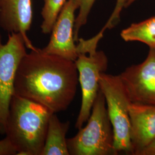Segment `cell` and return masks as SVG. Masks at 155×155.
Listing matches in <instances>:
<instances>
[{"label": "cell", "instance_id": "2e32d148", "mask_svg": "<svg viewBox=\"0 0 155 155\" xmlns=\"http://www.w3.org/2000/svg\"><path fill=\"white\" fill-rule=\"evenodd\" d=\"M17 152L7 137L0 140V155H17Z\"/></svg>", "mask_w": 155, "mask_h": 155}, {"label": "cell", "instance_id": "ba28073f", "mask_svg": "<svg viewBox=\"0 0 155 155\" xmlns=\"http://www.w3.org/2000/svg\"><path fill=\"white\" fill-rule=\"evenodd\" d=\"M78 9L74 0L66 1L51 31L48 45L41 49L43 52L75 61L78 54L74 29Z\"/></svg>", "mask_w": 155, "mask_h": 155}, {"label": "cell", "instance_id": "8992f818", "mask_svg": "<svg viewBox=\"0 0 155 155\" xmlns=\"http://www.w3.org/2000/svg\"><path fill=\"white\" fill-rule=\"evenodd\" d=\"M20 33H9L4 45L0 34V133L5 134L10 104L15 94L17 71L27 52Z\"/></svg>", "mask_w": 155, "mask_h": 155}, {"label": "cell", "instance_id": "7c38bea8", "mask_svg": "<svg viewBox=\"0 0 155 155\" xmlns=\"http://www.w3.org/2000/svg\"><path fill=\"white\" fill-rule=\"evenodd\" d=\"M121 37L125 41H140L155 48V16L134 23L122 30Z\"/></svg>", "mask_w": 155, "mask_h": 155}, {"label": "cell", "instance_id": "ac0fdd59", "mask_svg": "<svg viewBox=\"0 0 155 155\" xmlns=\"http://www.w3.org/2000/svg\"><path fill=\"white\" fill-rule=\"evenodd\" d=\"M136 1L137 0H127L124 8H127L130 5L132 4H133V2H134Z\"/></svg>", "mask_w": 155, "mask_h": 155}, {"label": "cell", "instance_id": "6da1fadb", "mask_svg": "<svg viewBox=\"0 0 155 155\" xmlns=\"http://www.w3.org/2000/svg\"><path fill=\"white\" fill-rule=\"evenodd\" d=\"M78 83L75 61L37 48L24 56L18 66L15 93L57 113L70 105Z\"/></svg>", "mask_w": 155, "mask_h": 155}, {"label": "cell", "instance_id": "277c9868", "mask_svg": "<svg viewBox=\"0 0 155 155\" xmlns=\"http://www.w3.org/2000/svg\"><path fill=\"white\" fill-rule=\"evenodd\" d=\"M87 122L75 136L67 139L70 155H118L105 98L100 89Z\"/></svg>", "mask_w": 155, "mask_h": 155}, {"label": "cell", "instance_id": "7a4b0ae2", "mask_svg": "<svg viewBox=\"0 0 155 155\" xmlns=\"http://www.w3.org/2000/svg\"><path fill=\"white\" fill-rule=\"evenodd\" d=\"M52 113L45 106L15 93L6 123V137L18 155H41Z\"/></svg>", "mask_w": 155, "mask_h": 155}, {"label": "cell", "instance_id": "e0dca14e", "mask_svg": "<svg viewBox=\"0 0 155 155\" xmlns=\"http://www.w3.org/2000/svg\"><path fill=\"white\" fill-rule=\"evenodd\" d=\"M139 155H155V139L141 152Z\"/></svg>", "mask_w": 155, "mask_h": 155}, {"label": "cell", "instance_id": "d6986e66", "mask_svg": "<svg viewBox=\"0 0 155 155\" xmlns=\"http://www.w3.org/2000/svg\"><path fill=\"white\" fill-rule=\"evenodd\" d=\"M0 34H1V33H0Z\"/></svg>", "mask_w": 155, "mask_h": 155}, {"label": "cell", "instance_id": "8fae6325", "mask_svg": "<svg viewBox=\"0 0 155 155\" xmlns=\"http://www.w3.org/2000/svg\"><path fill=\"white\" fill-rule=\"evenodd\" d=\"M70 126V121L61 122L56 113L52 114L41 155H70L66 139V134Z\"/></svg>", "mask_w": 155, "mask_h": 155}, {"label": "cell", "instance_id": "4fadbf2b", "mask_svg": "<svg viewBox=\"0 0 155 155\" xmlns=\"http://www.w3.org/2000/svg\"><path fill=\"white\" fill-rule=\"evenodd\" d=\"M66 0H45L41 11L43 21L41 25V32L49 34L59 16Z\"/></svg>", "mask_w": 155, "mask_h": 155}, {"label": "cell", "instance_id": "9c48e42d", "mask_svg": "<svg viewBox=\"0 0 155 155\" xmlns=\"http://www.w3.org/2000/svg\"><path fill=\"white\" fill-rule=\"evenodd\" d=\"M32 20V0H0V27L9 33H20L30 50L37 48L27 35Z\"/></svg>", "mask_w": 155, "mask_h": 155}, {"label": "cell", "instance_id": "30bf717a", "mask_svg": "<svg viewBox=\"0 0 155 155\" xmlns=\"http://www.w3.org/2000/svg\"><path fill=\"white\" fill-rule=\"evenodd\" d=\"M129 117L132 155H139L155 139V106L131 103Z\"/></svg>", "mask_w": 155, "mask_h": 155}, {"label": "cell", "instance_id": "5bb4252c", "mask_svg": "<svg viewBox=\"0 0 155 155\" xmlns=\"http://www.w3.org/2000/svg\"><path fill=\"white\" fill-rule=\"evenodd\" d=\"M95 1L96 0H74L79 9V13L75 18L74 29V36L75 42H78L79 39V31L81 27L86 24L89 13Z\"/></svg>", "mask_w": 155, "mask_h": 155}, {"label": "cell", "instance_id": "3957f363", "mask_svg": "<svg viewBox=\"0 0 155 155\" xmlns=\"http://www.w3.org/2000/svg\"><path fill=\"white\" fill-rule=\"evenodd\" d=\"M103 35L100 32L91 39L80 38L78 41V57L75 63L82 91L81 106L75 124L78 130L83 127L89 119L100 90L101 74L105 72L107 68V57L104 51L97 50Z\"/></svg>", "mask_w": 155, "mask_h": 155}, {"label": "cell", "instance_id": "52a82bcc", "mask_svg": "<svg viewBox=\"0 0 155 155\" xmlns=\"http://www.w3.org/2000/svg\"><path fill=\"white\" fill-rule=\"evenodd\" d=\"M132 103L155 106V48L139 64L128 67L119 75Z\"/></svg>", "mask_w": 155, "mask_h": 155}, {"label": "cell", "instance_id": "9a60e30c", "mask_svg": "<svg viewBox=\"0 0 155 155\" xmlns=\"http://www.w3.org/2000/svg\"><path fill=\"white\" fill-rule=\"evenodd\" d=\"M127 1V0H117L116 6L113 12H112L109 19L106 22L105 25L102 29L105 31L107 29H111L116 25L118 22L120 21L121 12L122 11L123 8L125 7Z\"/></svg>", "mask_w": 155, "mask_h": 155}, {"label": "cell", "instance_id": "5b68a950", "mask_svg": "<svg viewBox=\"0 0 155 155\" xmlns=\"http://www.w3.org/2000/svg\"><path fill=\"white\" fill-rule=\"evenodd\" d=\"M100 89L105 98L106 108L114 133L115 150L118 153L123 152L132 155L129 117V107L132 102L119 75L102 73Z\"/></svg>", "mask_w": 155, "mask_h": 155}]
</instances>
